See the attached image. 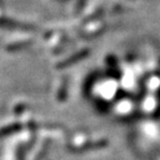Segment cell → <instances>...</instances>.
Masks as SVG:
<instances>
[{
	"instance_id": "6da1fadb",
	"label": "cell",
	"mask_w": 160,
	"mask_h": 160,
	"mask_svg": "<svg viewBox=\"0 0 160 160\" xmlns=\"http://www.w3.org/2000/svg\"><path fill=\"white\" fill-rule=\"evenodd\" d=\"M88 55H89V50L88 49L80 50V51L76 52L75 55L70 56V57H68L67 59L60 61V62L57 65V68L58 69H63V68H68V67H70V66H73L75 63L79 62L80 60L85 59Z\"/></svg>"
},
{
	"instance_id": "7a4b0ae2",
	"label": "cell",
	"mask_w": 160,
	"mask_h": 160,
	"mask_svg": "<svg viewBox=\"0 0 160 160\" xmlns=\"http://www.w3.org/2000/svg\"><path fill=\"white\" fill-rule=\"evenodd\" d=\"M0 27L11 30H25V31L26 30H35L33 26L31 25H26L23 22L10 19H2V18H0Z\"/></svg>"
},
{
	"instance_id": "3957f363",
	"label": "cell",
	"mask_w": 160,
	"mask_h": 160,
	"mask_svg": "<svg viewBox=\"0 0 160 160\" xmlns=\"http://www.w3.org/2000/svg\"><path fill=\"white\" fill-rule=\"evenodd\" d=\"M108 146L107 140H99V141H95V142H88L86 145L81 146L78 148H72V150H75L76 152H83V151H88V150L92 149H99V148H105Z\"/></svg>"
},
{
	"instance_id": "277c9868",
	"label": "cell",
	"mask_w": 160,
	"mask_h": 160,
	"mask_svg": "<svg viewBox=\"0 0 160 160\" xmlns=\"http://www.w3.org/2000/svg\"><path fill=\"white\" fill-rule=\"evenodd\" d=\"M107 63H108V66H109V71L111 72L112 77H118V76L120 75V72L117 68V60L115 59V57H113V56H108Z\"/></svg>"
},
{
	"instance_id": "5b68a950",
	"label": "cell",
	"mask_w": 160,
	"mask_h": 160,
	"mask_svg": "<svg viewBox=\"0 0 160 160\" xmlns=\"http://www.w3.org/2000/svg\"><path fill=\"white\" fill-rule=\"evenodd\" d=\"M20 128H21L20 123H15V125L2 128V129H0V137H2V136H6V135H10V133H12V132H15V131H17V130H19Z\"/></svg>"
},
{
	"instance_id": "8992f818",
	"label": "cell",
	"mask_w": 160,
	"mask_h": 160,
	"mask_svg": "<svg viewBox=\"0 0 160 160\" xmlns=\"http://www.w3.org/2000/svg\"><path fill=\"white\" fill-rule=\"evenodd\" d=\"M29 45H30V42H28V41L16 42V43H12V45L8 46L7 49L9 50V51H17V50H20V49H25V48H27Z\"/></svg>"
},
{
	"instance_id": "52a82bcc",
	"label": "cell",
	"mask_w": 160,
	"mask_h": 160,
	"mask_svg": "<svg viewBox=\"0 0 160 160\" xmlns=\"http://www.w3.org/2000/svg\"><path fill=\"white\" fill-rule=\"evenodd\" d=\"M67 97V80L63 79V82L60 87L59 93H58V100L59 101H65Z\"/></svg>"
},
{
	"instance_id": "ba28073f",
	"label": "cell",
	"mask_w": 160,
	"mask_h": 160,
	"mask_svg": "<svg viewBox=\"0 0 160 160\" xmlns=\"http://www.w3.org/2000/svg\"><path fill=\"white\" fill-rule=\"evenodd\" d=\"M86 2H87V0H77V3H76V11H77V12L82 11Z\"/></svg>"
},
{
	"instance_id": "9c48e42d",
	"label": "cell",
	"mask_w": 160,
	"mask_h": 160,
	"mask_svg": "<svg viewBox=\"0 0 160 160\" xmlns=\"http://www.w3.org/2000/svg\"><path fill=\"white\" fill-rule=\"evenodd\" d=\"M155 115L157 118L160 117V88H159V92H158V102H157V109H156Z\"/></svg>"
}]
</instances>
